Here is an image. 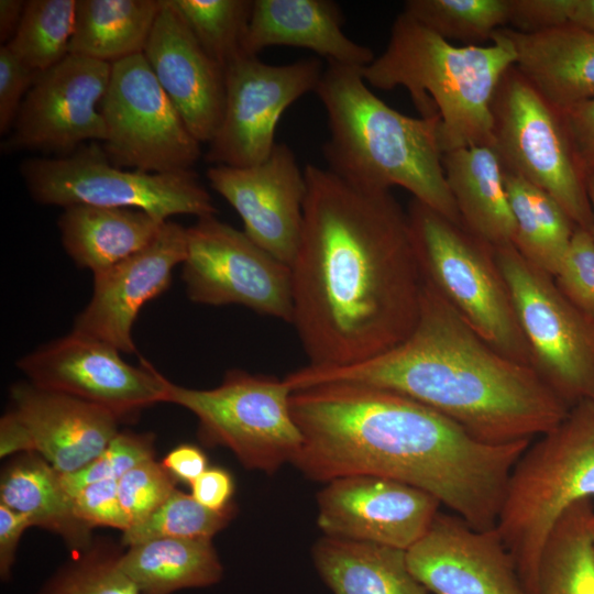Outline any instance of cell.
I'll use <instances>...</instances> for the list:
<instances>
[{
	"label": "cell",
	"instance_id": "obj_1",
	"mask_svg": "<svg viewBox=\"0 0 594 594\" xmlns=\"http://www.w3.org/2000/svg\"><path fill=\"white\" fill-rule=\"evenodd\" d=\"M307 194L290 266L293 321L311 366L376 358L416 326L424 277L404 209L391 189L304 169Z\"/></svg>",
	"mask_w": 594,
	"mask_h": 594
},
{
	"label": "cell",
	"instance_id": "obj_2",
	"mask_svg": "<svg viewBox=\"0 0 594 594\" xmlns=\"http://www.w3.org/2000/svg\"><path fill=\"white\" fill-rule=\"evenodd\" d=\"M307 477L373 475L435 496L475 529L494 528L509 473L532 440L488 444L451 419L384 388L329 383L292 393Z\"/></svg>",
	"mask_w": 594,
	"mask_h": 594
},
{
	"label": "cell",
	"instance_id": "obj_3",
	"mask_svg": "<svg viewBox=\"0 0 594 594\" xmlns=\"http://www.w3.org/2000/svg\"><path fill=\"white\" fill-rule=\"evenodd\" d=\"M284 381L293 392L329 383L396 392L488 444L538 438L571 408L531 366L484 341L426 279L416 326L397 346L352 365H307Z\"/></svg>",
	"mask_w": 594,
	"mask_h": 594
},
{
	"label": "cell",
	"instance_id": "obj_4",
	"mask_svg": "<svg viewBox=\"0 0 594 594\" xmlns=\"http://www.w3.org/2000/svg\"><path fill=\"white\" fill-rule=\"evenodd\" d=\"M361 69L329 62L315 90L328 120L327 168L356 186L403 187L462 224L444 176L439 118L393 109L370 90Z\"/></svg>",
	"mask_w": 594,
	"mask_h": 594
},
{
	"label": "cell",
	"instance_id": "obj_5",
	"mask_svg": "<svg viewBox=\"0 0 594 594\" xmlns=\"http://www.w3.org/2000/svg\"><path fill=\"white\" fill-rule=\"evenodd\" d=\"M515 59L501 29L488 46H457L400 12L386 48L361 72L365 82L377 89H407L421 118H439L446 153L493 145V98Z\"/></svg>",
	"mask_w": 594,
	"mask_h": 594
},
{
	"label": "cell",
	"instance_id": "obj_6",
	"mask_svg": "<svg viewBox=\"0 0 594 594\" xmlns=\"http://www.w3.org/2000/svg\"><path fill=\"white\" fill-rule=\"evenodd\" d=\"M592 497L594 407L584 399L530 442L507 479L495 528L527 594L536 593L542 552L561 517Z\"/></svg>",
	"mask_w": 594,
	"mask_h": 594
},
{
	"label": "cell",
	"instance_id": "obj_7",
	"mask_svg": "<svg viewBox=\"0 0 594 594\" xmlns=\"http://www.w3.org/2000/svg\"><path fill=\"white\" fill-rule=\"evenodd\" d=\"M406 210L424 279L492 348L531 366L495 248L415 198Z\"/></svg>",
	"mask_w": 594,
	"mask_h": 594
},
{
	"label": "cell",
	"instance_id": "obj_8",
	"mask_svg": "<svg viewBox=\"0 0 594 594\" xmlns=\"http://www.w3.org/2000/svg\"><path fill=\"white\" fill-rule=\"evenodd\" d=\"M31 197L42 205H89L175 215H216L212 198L193 169L145 173L114 165L97 142L56 158L34 157L20 168Z\"/></svg>",
	"mask_w": 594,
	"mask_h": 594
},
{
	"label": "cell",
	"instance_id": "obj_9",
	"mask_svg": "<svg viewBox=\"0 0 594 594\" xmlns=\"http://www.w3.org/2000/svg\"><path fill=\"white\" fill-rule=\"evenodd\" d=\"M163 384L164 403L197 417L202 442L228 448L246 469L272 474L301 449L289 405L293 391L284 378L231 369L211 389L187 388L165 376Z\"/></svg>",
	"mask_w": 594,
	"mask_h": 594
},
{
	"label": "cell",
	"instance_id": "obj_10",
	"mask_svg": "<svg viewBox=\"0 0 594 594\" xmlns=\"http://www.w3.org/2000/svg\"><path fill=\"white\" fill-rule=\"evenodd\" d=\"M493 139L505 169L548 193L572 222L590 231L586 176L562 112L512 66L492 102Z\"/></svg>",
	"mask_w": 594,
	"mask_h": 594
},
{
	"label": "cell",
	"instance_id": "obj_11",
	"mask_svg": "<svg viewBox=\"0 0 594 594\" xmlns=\"http://www.w3.org/2000/svg\"><path fill=\"white\" fill-rule=\"evenodd\" d=\"M531 366L569 406L594 391V317L573 305L554 277L526 260L513 244L495 248Z\"/></svg>",
	"mask_w": 594,
	"mask_h": 594
},
{
	"label": "cell",
	"instance_id": "obj_12",
	"mask_svg": "<svg viewBox=\"0 0 594 594\" xmlns=\"http://www.w3.org/2000/svg\"><path fill=\"white\" fill-rule=\"evenodd\" d=\"M103 151L119 167L145 173L191 169L201 156L191 134L143 54L111 64L100 107Z\"/></svg>",
	"mask_w": 594,
	"mask_h": 594
},
{
	"label": "cell",
	"instance_id": "obj_13",
	"mask_svg": "<svg viewBox=\"0 0 594 594\" xmlns=\"http://www.w3.org/2000/svg\"><path fill=\"white\" fill-rule=\"evenodd\" d=\"M183 280L194 302L240 305L293 321L290 267L216 215L187 228Z\"/></svg>",
	"mask_w": 594,
	"mask_h": 594
},
{
	"label": "cell",
	"instance_id": "obj_14",
	"mask_svg": "<svg viewBox=\"0 0 594 594\" xmlns=\"http://www.w3.org/2000/svg\"><path fill=\"white\" fill-rule=\"evenodd\" d=\"M323 69L317 58L272 65L243 54L232 61L224 68L223 113L206 160L231 167L254 166L267 160L283 112L316 90Z\"/></svg>",
	"mask_w": 594,
	"mask_h": 594
},
{
	"label": "cell",
	"instance_id": "obj_15",
	"mask_svg": "<svg viewBox=\"0 0 594 594\" xmlns=\"http://www.w3.org/2000/svg\"><path fill=\"white\" fill-rule=\"evenodd\" d=\"M114 346L70 332L22 356L16 366L37 387L103 407L119 419L164 403L162 375L150 362L127 363Z\"/></svg>",
	"mask_w": 594,
	"mask_h": 594
},
{
	"label": "cell",
	"instance_id": "obj_16",
	"mask_svg": "<svg viewBox=\"0 0 594 594\" xmlns=\"http://www.w3.org/2000/svg\"><path fill=\"white\" fill-rule=\"evenodd\" d=\"M110 76L111 64L75 54L41 72L4 147L67 155L88 141L103 142L100 107Z\"/></svg>",
	"mask_w": 594,
	"mask_h": 594
},
{
	"label": "cell",
	"instance_id": "obj_17",
	"mask_svg": "<svg viewBox=\"0 0 594 594\" xmlns=\"http://www.w3.org/2000/svg\"><path fill=\"white\" fill-rule=\"evenodd\" d=\"M210 186L240 216L243 232L278 261L292 266L304 221L305 172L293 150L276 143L264 162L249 167L213 165Z\"/></svg>",
	"mask_w": 594,
	"mask_h": 594
},
{
	"label": "cell",
	"instance_id": "obj_18",
	"mask_svg": "<svg viewBox=\"0 0 594 594\" xmlns=\"http://www.w3.org/2000/svg\"><path fill=\"white\" fill-rule=\"evenodd\" d=\"M324 536L403 550L427 531L440 502L406 483L373 475L332 480L317 496Z\"/></svg>",
	"mask_w": 594,
	"mask_h": 594
},
{
	"label": "cell",
	"instance_id": "obj_19",
	"mask_svg": "<svg viewBox=\"0 0 594 594\" xmlns=\"http://www.w3.org/2000/svg\"><path fill=\"white\" fill-rule=\"evenodd\" d=\"M414 578L433 594H527L497 529L438 513L406 550Z\"/></svg>",
	"mask_w": 594,
	"mask_h": 594
},
{
	"label": "cell",
	"instance_id": "obj_20",
	"mask_svg": "<svg viewBox=\"0 0 594 594\" xmlns=\"http://www.w3.org/2000/svg\"><path fill=\"white\" fill-rule=\"evenodd\" d=\"M187 254V228L166 221L143 250L94 274L92 295L76 317L73 332L133 353L132 327L141 308L165 292L173 270Z\"/></svg>",
	"mask_w": 594,
	"mask_h": 594
},
{
	"label": "cell",
	"instance_id": "obj_21",
	"mask_svg": "<svg viewBox=\"0 0 594 594\" xmlns=\"http://www.w3.org/2000/svg\"><path fill=\"white\" fill-rule=\"evenodd\" d=\"M143 55L188 130L200 143H209L223 113L224 69L169 0H163Z\"/></svg>",
	"mask_w": 594,
	"mask_h": 594
},
{
	"label": "cell",
	"instance_id": "obj_22",
	"mask_svg": "<svg viewBox=\"0 0 594 594\" xmlns=\"http://www.w3.org/2000/svg\"><path fill=\"white\" fill-rule=\"evenodd\" d=\"M11 410L26 429L32 452L67 474L97 458L119 432V417L77 397L35 386H11Z\"/></svg>",
	"mask_w": 594,
	"mask_h": 594
},
{
	"label": "cell",
	"instance_id": "obj_23",
	"mask_svg": "<svg viewBox=\"0 0 594 594\" xmlns=\"http://www.w3.org/2000/svg\"><path fill=\"white\" fill-rule=\"evenodd\" d=\"M343 22L340 7L330 0H254L242 51L257 56L268 46H294L310 50L327 63L363 68L374 54L344 34Z\"/></svg>",
	"mask_w": 594,
	"mask_h": 594
},
{
	"label": "cell",
	"instance_id": "obj_24",
	"mask_svg": "<svg viewBox=\"0 0 594 594\" xmlns=\"http://www.w3.org/2000/svg\"><path fill=\"white\" fill-rule=\"evenodd\" d=\"M501 30L514 47V66L553 107L563 111L594 99V32L570 23Z\"/></svg>",
	"mask_w": 594,
	"mask_h": 594
},
{
	"label": "cell",
	"instance_id": "obj_25",
	"mask_svg": "<svg viewBox=\"0 0 594 594\" xmlns=\"http://www.w3.org/2000/svg\"><path fill=\"white\" fill-rule=\"evenodd\" d=\"M442 165L462 224L494 248L513 244L515 221L505 167L494 145L448 151Z\"/></svg>",
	"mask_w": 594,
	"mask_h": 594
},
{
	"label": "cell",
	"instance_id": "obj_26",
	"mask_svg": "<svg viewBox=\"0 0 594 594\" xmlns=\"http://www.w3.org/2000/svg\"><path fill=\"white\" fill-rule=\"evenodd\" d=\"M165 222L135 209L74 205L64 208L57 224L67 254L96 274L143 250Z\"/></svg>",
	"mask_w": 594,
	"mask_h": 594
},
{
	"label": "cell",
	"instance_id": "obj_27",
	"mask_svg": "<svg viewBox=\"0 0 594 594\" xmlns=\"http://www.w3.org/2000/svg\"><path fill=\"white\" fill-rule=\"evenodd\" d=\"M312 558L333 594H427L403 549L324 536L314 546Z\"/></svg>",
	"mask_w": 594,
	"mask_h": 594
},
{
	"label": "cell",
	"instance_id": "obj_28",
	"mask_svg": "<svg viewBox=\"0 0 594 594\" xmlns=\"http://www.w3.org/2000/svg\"><path fill=\"white\" fill-rule=\"evenodd\" d=\"M0 503L24 514L33 527L61 536L75 552L94 540L91 528L75 514L61 473L36 452L19 453L1 472Z\"/></svg>",
	"mask_w": 594,
	"mask_h": 594
},
{
	"label": "cell",
	"instance_id": "obj_29",
	"mask_svg": "<svg viewBox=\"0 0 594 594\" xmlns=\"http://www.w3.org/2000/svg\"><path fill=\"white\" fill-rule=\"evenodd\" d=\"M120 565L140 594H172L218 583L223 568L211 539L158 538L128 547Z\"/></svg>",
	"mask_w": 594,
	"mask_h": 594
},
{
	"label": "cell",
	"instance_id": "obj_30",
	"mask_svg": "<svg viewBox=\"0 0 594 594\" xmlns=\"http://www.w3.org/2000/svg\"><path fill=\"white\" fill-rule=\"evenodd\" d=\"M163 0H77L69 54L108 64L143 54Z\"/></svg>",
	"mask_w": 594,
	"mask_h": 594
},
{
	"label": "cell",
	"instance_id": "obj_31",
	"mask_svg": "<svg viewBox=\"0 0 594 594\" xmlns=\"http://www.w3.org/2000/svg\"><path fill=\"white\" fill-rule=\"evenodd\" d=\"M505 186L515 221L513 245L554 277L576 226L548 193L521 176L505 169Z\"/></svg>",
	"mask_w": 594,
	"mask_h": 594
},
{
	"label": "cell",
	"instance_id": "obj_32",
	"mask_svg": "<svg viewBox=\"0 0 594 594\" xmlns=\"http://www.w3.org/2000/svg\"><path fill=\"white\" fill-rule=\"evenodd\" d=\"M593 524L592 499L565 512L542 552L535 594H594Z\"/></svg>",
	"mask_w": 594,
	"mask_h": 594
},
{
	"label": "cell",
	"instance_id": "obj_33",
	"mask_svg": "<svg viewBox=\"0 0 594 594\" xmlns=\"http://www.w3.org/2000/svg\"><path fill=\"white\" fill-rule=\"evenodd\" d=\"M77 0H29L16 32L6 46L35 72H44L69 54Z\"/></svg>",
	"mask_w": 594,
	"mask_h": 594
},
{
	"label": "cell",
	"instance_id": "obj_34",
	"mask_svg": "<svg viewBox=\"0 0 594 594\" xmlns=\"http://www.w3.org/2000/svg\"><path fill=\"white\" fill-rule=\"evenodd\" d=\"M403 12L449 42L480 45L509 23V0H408Z\"/></svg>",
	"mask_w": 594,
	"mask_h": 594
},
{
	"label": "cell",
	"instance_id": "obj_35",
	"mask_svg": "<svg viewBox=\"0 0 594 594\" xmlns=\"http://www.w3.org/2000/svg\"><path fill=\"white\" fill-rule=\"evenodd\" d=\"M122 547L121 542L94 538L51 576L38 594H140L121 569Z\"/></svg>",
	"mask_w": 594,
	"mask_h": 594
},
{
	"label": "cell",
	"instance_id": "obj_36",
	"mask_svg": "<svg viewBox=\"0 0 594 594\" xmlns=\"http://www.w3.org/2000/svg\"><path fill=\"white\" fill-rule=\"evenodd\" d=\"M208 55L223 69L243 55L250 0H169Z\"/></svg>",
	"mask_w": 594,
	"mask_h": 594
},
{
	"label": "cell",
	"instance_id": "obj_37",
	"mask_svg": "<svg viewBox=\"0 0 594 594\" xmlns=\"http://www.w3.org/2000/svg\"><path fill=\"white\" fill-rule=\"evenodd\" d=\"M235 509L232 504L224 510H211L191 494L175 490L150 517L122 532L121 544L130 547L158 538L211 539L228 526Z\"/></svg>",
	"mask_w": 594,
	"mask_h": 594
},
{
	"label": "cell",
	"instance_id": "obj_38",
	"mask_svg": "<svg viewBox=\"0 0 594 594\" xmlns=\"http://www.w3.org/2000/svg\"><path fill=\"white\" fill-rule=\"evenodd\" d=\"M155 436L152 432L119 431L107 448L79 470L62 474L63 487L73 497L88 484L118 480L135 465L154 459Z\"/></svg>",
	"mask_w": 594,
	"mask_h": 594
},
{
	"label": "cell",
	"instance_id": "obj_39",
	"mask_svg": "<svg viewBox=\"0 0 594 594\" xmlns=\"http://www.w3.org/2000/svg\"><path fill=\"white\" fill-rule=\"evenodd\" d=\"M176 482L163 464L154 459L123 474L118 481V495L130 527L157 510L176 490Z\"/></svg>",
	"mask_w": 594,
	"mask_h": 594
},
{
	"label": "cell",
	"instance_id": "obj_40",
	"mask_svg": "<svg viewBox=\"0 0 594 594\" xmlns=\"http://www.w3.org/2000/svg\"><path fill=\"white\" fill-rule=\"evenodd\" d=\"M554 280L573 305L594 317V239L588 230L574 229Z\"/></svg>",
	"mask_w": 594,
	"mask_h": 594
},
{
	"label": "cell",
	"instance_id": "obj_41",
	"mask_svg": "<svg viewBox=\"0 0 594 594\" xmlns=\"http://www.w3.org/2000/svg\"><path fill=\"white\" fill-rule=\"evenodd\" d=\"M76 516L91 529L111 527L127 530L129 520L118 495V480H105L86 485L73 496Z\"/></svg>",
	"mask_w": 594,
	"mask_h": 594
},
{
	"label": "cell",
	"instance_id": "obj_42",
	"mask_svg": "<svg viewBox=\"0 0 594 594\" xmlns=\"http://www.w3.org/2000/svg\"><path fill=\"white\" fill-rule=\"evenodd\" d=\"M40 73L16 57L6 45L0 47V132L8 133L22 102Z\"/></svg>",
	"mask_w": 594,
	"mask_h": 594
},
{
	"label": "cell",
	"instance_id": "obj_43",
	"mask_svg": "<svg viewBox=\"0 0 594 594\" xmlns=\"http://www.w3.org/2000/svg\"><path fill=\"white\" fill-rule=\"evenodd\" d=\"M562 112L570 140L585 176H594V99Z\"/></svg>",
	"mask_w": 594,
	"mask_h": 594
},
{
	"label": "cell",
	"instance_id": "obj_44",
	"mask_svg": "<svg viewBox=\"0 0 594 594\" xmlns=\"http://www.w3.org/2000/svg\"><path fill=\"white\" fill-rule=\"evenodd\" d=\"M190 486L195 499L211 510H224L233 504L234 481L222 468H208Z\"/></svg>",
	"mask_w": 594,
	"mask_h": 594
},
{
	"label": "cell",
	"instance_id": "obj_45",
	"mask_svg": "<svg viewBox=\"0 0 594 594\" xmlns=\"http://www.w3.org/2000/svg\"><path fill=\"white\" fill-rule=\"evenodd\" d=\"M33 527L29 517L0 503V575L8 581L15 561V552L24 530Z\"/></svg>",
	"mask_w": 594,
	"mask_h": 594
},
{
	"label": "cell",
	"instance_id": "obj_46",
	"mask_svg": "<svg viewBox=\"0 0 594 594\" xmlns=\"http://www.w3.org/2000/svg\"><path fill=\"white\" fill-rule=\"evenodd\" d=\"M162 464L177 481L191 484L208 469V459L198 447L180 444L166 454Z\"/></svg>",
	"mask_w": 594,
	"mask_h": 594
},
{
	"label": "cell",
	"instance_id": "obj_47",
	"mask_svg": "<svg viewBox=\"0 0 594 594\" xmlns=\"http://www.w3.org/2000/svg\"><path fill=\"white\" fill-rule=\"evenodd\" d=\"M32 452L29 433L16 415L10 409L0 420V455Z\"/></svg>",
	"mask_w": 594,
	"mask_h": 594
},
{
	"label": "cell",
	"instance_id": "obj_48",
	"mask_svg": "<svg viewBox=\"0 0 594 594\" xmlns=\"http://www.w3.org/2000/svg\"><path fill=\"white\" fill-rule=\"evenodd\" d=\"M564 22L594 32V0H562Z\"/></svg>",
	"mask_w": 594,
	"mask_h": 594
},
{
	"label": "cell",
	"instance_id": "obj_49",
	"mask_svg": "<svg viewBox=\"0 0 594 594\" xmlns=\"http://www.w3.org/2000/svg\"><path fill=\"white\" fill-rule=\"evenodd\" d=\"M25 1H0V42L6 45L16 32L21 22Z\"/></svg>",
	"mask_w": 594,
	"mask_h": 594
},
{
	"label": "cell",
	"instance_id": "obj_50",
	"mask_svg": "<svg viewBox=\"0 0 594 594\" xmlns=\"http://www.w3.org/2000/svg\"><path fill=\"white\" fill-rule=\"evenodd\" d=\"M586 189L592 209V224L590 228V232L594 239V176L586 177Z\"/></svg>",
	"mask_w": 594,
	"mask_h": 594
},
{
	"label": "cell",
	"instance_id": "obj_51",
	"mask_svg": "<svg viewBox=\"0 0 594 594\" xmlns=\"http://www.w3.org/2000/svg\"><path fill=\"white\" fill-rule=\"evenodd\" d=\"M588 399L592 402L593 407H594V391H593V393H592V395H591V397Z\"/></svg>",
	"mask_w": 594,
	"mask_h": 594
},
{
	"label": "cell",
	"instance_id": "obj_52",
	"mask_svg": "<svg viewBox=\"0 0 594 594\" xmlns=\"http://www.w3.org/2000/svg\"><path fill=\"white\" fill-rule=\"evenodd\" d=\"M593 547H594V524H593Z\"/></svg>",
	"mask_w": 594,
	"mask_h": 594
}]
</instances>
